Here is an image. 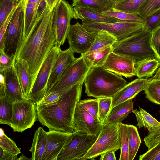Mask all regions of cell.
<instances>
[{
    "label": "cell",
    "mask_w": 160,
    "mask_h": 160,
    "mask_svg": "<svg viewBox=\"0 0 160 160\" xmlns=\"http://www.w3.org/2000/svg\"><path fill=\"white\" fill-rule=\"evenodd\" d=\"M53 14L54 10H48L30 36L22 42L16 57V60L21 58L28 62L34 82L43 62L55 45Z\"/></svg>",
    "instance_id": "1"
},
{
    "label": "cell",
    "mask_w": 160,
    "mask_h": 160,
    "mask_svg": "<svg viewBox=\"0 0 160 160\" xmlns=\"http://www.w3.org/2000/svg\"><path fill=\"white\" fill-rule=\"evenodd\" d=\"M83 81L60 96L57 103L37 106L38 119L49 131L74 132L73 122L76 106L81 96Z\"/></svg>",
    "instance_id": "2"
},
{
    "label": "cell",
    "mask_w": 160,
    "mask_h": 160,
    "mask_svg": "<svg viewBox=\"0 0 160 160\" xmlns=\"http://www.w3.org/2000/svg\"><path fill=\"white\" fill-rule=\"evenodd\" d=\"M127 83L122 76L103 66L92 67L84 81L85 93L96 98L112 97Z\"/></svg>",
    "instance_id": "3"
},
{
    "label": "cell",
    "mask_w": 160,
    "mask_h": 160,
    "mask_svg": "<svg viewBox=\"0 0 160 160\" xmlns=\"http://www.w3.org/2000/svg\"><path fill=\"white\" fill-rule=\"evenodd\" d=\"M152 32L143 29L121 40L112 46V52L132 59L135 65L144 61L158 59L151 45Z\"/></svg>",
    "instance_id": "4"
},
{
    "label": "cell",
    "mask_w": 160,
    "mask_h": 160,
    "mask_svg": "<svg viewBox=\"0 0 160 160\" xmlns=\"http://www.w3.org/2000/svg\"><path fill=\"white\" fill-rule=\"evenodd\" d=\"M119 122L102 124L100 132L95 142L81 160L93 159L109 151L120 149L118 130Z\"/></svg>",
    "instance_id": "5"
},
{
    "label": "cell",
    "mask_w": 160,
    "mask_h": 160,
    "mask_svg": "<svg viewBox=\"0 0 160 160\" xmlns=\"http://www.w3.org/2000/svg\"><path fill=\"white\" fill-rule=\"evenodd\" d=\"M27 0L18 6L12 16L5 33L4 51L7 55L17 56L23 42L25 10Z\"/></svg>",
    "instance_id": "6"
},
{
    "label": "cell",
    "mask_w": 160,
    "mask_h": 160,
    "mask_svg": "<svg viewBox=\"0 0 160 160\" xmlns=\"http://www.w3.org/2000/svg\"><path fill=\"white\" fill-rule=\"evenodd\" d=\"M91 68L84 56L81 55L79 58H76L69 65L58 81L48 93L56 92L59 93L61 96L74 86L84 81Z\"/></svg>",
    "instance_id": "7"
},
{
    "label": "cell",
    "mask_w": 160,
    "mask_h": 160,
    "mask_svg": "<svg viewBox=\"0 0 160 160\" xmlns=\"http://www.w3.org/2000/svg\"><path fill=\"white\" fill-rule=\"evenodd\" d=\"M9 126L14 132H22L31 128L38 119L37 104L30 99L12 102Z\"/></svg>",
    "instance_id": "8"
},
{
    "label": "cell",
    "mask_w": 160,
    "mask_h": 160,
    "mask_svg": "<svg viewBox=\"0 0 160 160\" xmlns=\"http://www.w3.org/2000/svg\"><path fill=\"white\" fill-rule=\"evenodd\" d=\"M82 24L88 31L97 33L105 30L114 36L119 41L137 33L143 29L144 23L121 21L108 23L82 21Z\"/></svg>",
    "instance_id": "9"
},
{
    "label": "cell",
    "mask_w": 160,
    "mask_h": 160,
    "mask_svg": "<svg viewBox=\"0 0 160 160\" xmlns=\"http://www.w3.org/2000/svg\"><path fill=\"white\" fill-rule=\"evenodd\" d=\"M54 46L48 53L38 72L29 98L36 104L45 96L52 68L61 50Z\"/></svg>",
    "instance_id": "10"
},
{
    "label": "cell",
    "mask_w": 160,
    "mask_h": 160,
    "mask_svg": "<svg viewBox=\"0 0 160 160\" xmlns=\"http://www.w3.org/2000/svg\"><path fill=\"white\" fill-rule=\"evenodd\" d=\"M97 137L82 132L74 131L70 142L59 154L57 160H81Z\"/></svg>",
    "instance_id": "11"
},
{
    "label": "cell",
    "mask_w": 160,
    "mask_h": 160,
    "mask_svg": "<svg viewBox=\"0 0 160 160\" xmlns=\"http://www.w3.org/2000/svg\"><path fill=\"white\" fill-rule=\"evenodd\" d=\"M73 18V8L67 1L60 0L54 9L53 21L56 35L55 45L60 47L64 44L71 26L70 21Z\"/></svg>",
    "instance_id": "12"
},
{
    "label": "cell",
    "mask_w": 160,
    "mask_h": 160,
    "mask_svg": "<svg viewBox=\"0 0 160 160\" xmlns=\"http://www.w3.org/2000/svg\"><path fill=\"white\" fill-rule=\"evenodd\" d=\"M96 35V33L88 31L77 22L71 26L67 37L69 48L73 52L83 55L92 45Z\"/></svg>",
    "instance_id": "13"
},
{
    "label": "cell",
    "mask_w": 160,
    "mask_h": 160,
    "mask_svg": "<svg viewBox=\"0 0 160 160\" xmlns=\"http://www.w3.org/2000/svg\"><path fill=\"white\" fill-rule=\"evenodd\" d=\"M74 131L81 132L98 137L102 124L99 120L77 104L73 122Z\"/></svg>",
    "instance_id": "14"
},
{
    "label": "cell",
    "mask_w": 160,
    "mask_h": 160,
    "mask_svg": "<svg viewBox=\"0 0 160 160\" xmlns=\"http://www.w3.org/2000/svg\"><path fill=\"white\" fill-rule=\"evenodd\" d=\"M103 67L120 76L128 78L136 76L135 64L132 58L111 52Z\"/></svg>",
    "instance_id": "15"
},
{
    "label": "cell",
    "mask_w": 160,
    "mask_h": 160,
    "mask_svg": "<svg viewBox=\"0 0 160 160\" xmlns=\"http://www.w3.org/2000/svg\"><path fill=\"white\" fill-rule=\"evenodd\" d=\"M47 133L46 149L42 160H57L59 154L70 142L72 133L49 131Z\"/></svg>",
    "instance_id": "16"
},
{
    "label": "cell",
    "mask_w": 160,
    "mask_h": 160,
    "mask_svg": "<svg viewBox=\"0 0 160 160\" xmlns=\"http://www.w3.org/2000/svg\"><path fill=\"white\" fill-rule=\"evenodd\" d=\"M74 53L69 48L64 50H60L52 69L47 85L46 95L57 83L75 60Z\"/></svg>",
    "instance_id": "17"
},
{
    "label": "cell",
    "mask_w": 160,
    "mask_h": 160,
    "mask_svg": "<svg viewBox=\"0 0 160 160\" xmlns=\"http://www.w3.org/2000/svg\"><path fill=\"white\" fill-rule=\"evenodd\" d=\"M148 81L147 79L138 78L127 84L112 97L111 109L124 102L132 99L144 90Z\"/></svg>",
    "instance_id": "18"
},
{
    "label": "cell",
    "mask_w": 160,
    "mask_h": 160,
    "mask_svg": "<svg viewBox=\"0 0 160 160\" xmlns=\"http://www.w3.org/2000/svg\"><path fill=\"white\" fill-rule=\"evenodd\" d=\"M73 18L82 21L111 23L121 21L103 14L102 11L88 7H74Z\"/></svg>",
    "instance_id": "19"
},
{
    "label": "cell",
    "mask_w": 160,
    "mask_h": 160,
    "mask_svg": "<svg viewBox=\"0 0 160 160\" xmlns=\"http://www.w3.org/2000/svg\"><path fill=\"white\" fill-rule=\"evenodd\" d=\"M13 66L22 93L25 99H28L34 83L28 63L25 60L18 58L15 60Z\"/></svg>",
    "instance_id": "20"
},
{
    "label": "cell",
    "mask_w": 160,
    "mask_h": 160,
    "mask_svg": "<svg viewBox=\"0 0 160 160\" xmlns=\"http://www.w3.org/2000/svg\"><path fill=\"white\" fill-rule=\"evenodd\" d=\"M3 73L5 78L6 94L13 102L26 99L22 93L13 65L5 69Z\"/></svg>",
    "instance_id": "21"
},
{
    "label": "cell",
    "mask_w": 160,
    "mask_h": 160,
    "mask_svg": "<svg viewBox=\"0 0 160 160\" xmlns=\"http://www.w3.org/2000/svg\"><path fill=\"white\" fill-rule=\"evenodd\" d=\"M47 132L39 127L34 133L32 145L29 151L32 154L31 160H42L46 149Z\"/></svg>",
    "instance_id": "22"
},
{
    "label": "cell",
    "mask_w": 160,
    "mask_h": 160,
    "mask_svg": "<svg viewBox=\"0 0 160 160\" xmlns=\"http://www.w3.org/2000/svg\"><path fill=\"white\" fill-rule=\"evenodd\" d=\"M38 2L32 3L27 0L25 10L23 42L29 38L38 25L36 24L37 9Z\"/></svg>",
    "instance_id": "23"
},
{
    "label": "cell",
    "mask_w": 160,
    "mask_h": 160,
    "mask_svg": "<svg viewBox=\"0 0 160 160\" xmlns=\"http://www.w3.org/2000/svg\"><path fill=\"white\" fill-rule=\"evenodd\" d=\"M133 105L132 99H130L115 106L111 110L102 124L121 122L132 112Z\"/></svg>",
    "instance_id": "24"
},
{
    "label": "cell",
    "mask_w": 160,
    "mask_h": 160,
    "mask_svg": "<svg viewBox=\"0 0 160 160\" xmlns=\"http://www.w3.org/2000/svg\"><path fill=\"white\" fill-rule=\"evenodd\" d=\"M132 112L136 117L139 128L144 127L151 132L160 127V122L140 107L139 110H133Z\"/></svg>",
    "instance_id": "25"
},
{
    "label": "cell",
    "mask_w": 160,
    "mask_h": 160,
    "mask_svg": "<svg viewBox=\"0 0 160 160\" xmlns=\"http://www.w3.org/2000/svg\"><path fill=\"white\" fill-rule=\"evenodd\" d=\"M117 41L116 37L108 32L100 31L97 33L95 40L91 48L83 56L88 55L109 46H112Z\"/></svg>",
    "instance_id": "26"
},
{
    "label": "cell",
    "mask_w": 160,
    "mask_h": 160,
    "mask_svg": "<svg viewBox=\"0 0 160 160\" xmlns=\"http://www.w3.org/2000/svg\"><path fill=\"white\" fill-rule=\"evenodd\" d=\"M160 66V62L157 59L144 61L135 65L136 76L138 78L151 77Z\"/></svg>",
    "instance_id": "27"
},
{
    "label": "cell",
    "mask_w": 160,
    "mask_h": 160,
    "mask_svg": "<svg viewBox=\"0 0 160 160\" xmlns=\"http://www.w3.org/2000/svg\"><path fill=\"white\" fill-rule=\"evenodd\" d=\"M129 145V160L134 159L141 142L136 127L127 124Z\"/></svg>",
    "instance_id": "28"
},
{
    "label": "cell",
    "mask_w": 160,
    "mask_h": 160,
    "mask_svg": "<svg viewBox=\"0 0 160 160\" xmlns=\"http://www.w3.org/2000/svg\"><path fill=\"white\" fill-rule=\"evenodd\" d=\"M112 51V46L110 45L88 55L83 56L88 64L91 67H102Z\"/></svg>",
    "instance_id": "29"
},
{
    "label": "cell",
    "mask_w": 160,
    "mask_h": 160,
    "mask_svg": "<svg viewBox=\"0 0 160 160\" xmlns=\"http://www.w3.org/2000/svg\"><path fill=\"white\" fill-rule=\"evenodd\" d=\"M147 0H118L113 9L125 12L138 14L139 10Z\"/></svg>",
    "instance_id": "30"
},
{
    "label": "cell",
    "mask_w": 160,
    "mask_h": 160,
    "mask_svg": "<svg viewBox=\"0 0 160 160\" xmlns=\"http://www.w3.org/2000/svg\"><path fill=\"white\" fill-rule=\"evenodd\" d=\"M13 102L6 95H0V123L9 125L12 113Z\"/></svg>",
    "instance_id": "31"
},
{
    "label": "cell",
    "mask_w": 160,
    "mask_h": 160,
    "mask_svg": "<svg viewBox=\"0 0 160 160\" xmlns=\"http://www.w3.org/2000/svg\"><path fill=\"white\" fill-rule=\"evenodd\" d=\"M146 97L151 102L160 105V79L154 78L148 81L144 90Z\"/></svg>",
    "instance_id": "32"
},
{
    "label": "cell",
    "mask_w": 160,
    "mask_h": 160,
    "mask_svg": "<svg viewBox=\"0 0 160 160\" xmlns=\"http://www.w3.org/2000/svg\"><path fill=\"white\" fill-rule=\"evenodd\" d=\"M118 130L120 144L119 160H129V145L127 124L119 122Z\"/></svg>",
    "instance_id": "33"
},
{
    "label": "cell",
    "mask_w": 160,
    "mask_h": 160,
    "mask_svg": "<svg viewBox=\"0 0 160 160\" xmlns=\"http://www.w3.org/2000/svg\"><path fill=\"white\" fill-rule=\"evenodd\" d=\"M27 0H0V27L15 7L24 3Z\"/></svg>",
    "instance_id": "34"
},
{
    "label": "cell",
    "mask_w": 160,
    "mask_h": 160,
    "mask_svg": "<svg viewBox=\"0 0 160 160\" xmlns=\"http://www.w3.org/2000/svg\"><path fill=\"white\" fill-rule=\"evenodd\" d=\"M102 12L108 16L117 18L120 20L127 22L144 23L145 21L137 14L129 13L114 9L102 11Z\"/></svg>",
    "instance_id": "35"
},
{
    "label": "cell",
    "mask_w": 160,
    "mask_h": 160,
    "mask_svg": "<svg viewBox=\"0 0 160 160\" xmlns=\"http://www.w3.org/2000/svg\"><path fill=\"white\" fill-rule=\"evenodd\" d=\"M160 9V0H147L138 11V15L144 21Z\"/></svg>",
    "instance_id": "36"
},
{
    "label": "cell",
    "mask_w": 160,
    "mask_h": 160,
    "mask_svg": "<svg viewBox=\"0 0 160 160\" xmlns=\"http://www.w3.org/2000/svg\"><path fill=\"white\" fill-rule=\"evenodd\" d=\"M97 99L98 102V119L102 124L111 110L112 97H101Z\"/></svg>",
    "instance_id": "37"
},
{
    "label": "cell",
    "mask_w": 160,
    "mask_h": 160,
    "mask_svg": "<svg viewBox=\"0 0 160 160\" xmlns=\"http://www.w3.org/2000/svg\"><path fill=\"white\" fill-rule=\"evenodd\" d=\"M0 147L4 150L14 155H18L21 153L20 149L17 146L15 142L7 136L3 130L0 128Z\"/></svg>",
    "instance_id": "38"
},
{
    "label": "cell",
    "mask_w": 160,
    "mask_h": 160,
    "mask_svg": "<svg viewBox=\"0 0 160 160\" xmlns=\"http://www.w3.org/2000/svg\"><path fill=\"white\" fill-rule=\"evenodd\" d=\"M78 104L89 113L98 120V102L97 98L80 100Z\"/></svg>",
    "instance_id": "39"
},
{
    "label": "cell",
    "mask_w": 160,
    "mask_h": 160,
    "mask_svg": "<svg viewBox=\"0 0 160 160\" xmlns=\"http://www.w3.org/2000/svg\"><path fill=\"white\" fill-rule=\"evenodd\" d=\"M159 26L160 9L145 20L143 29L152 32Z\"/></svg>",
    "instance_id": "40"
},
{
    "label": "cell",
    "mask_w": 160,
    "mask_h": 160,
    "mask_svg": "<svg viewBox=\"0 0 160 160\" xmlns=\"http://www.w3.org/2000/svg\"><path fill=\"white\" fill-rule=\"evenodd\" d=\"M0 72L2 73L4 70L12 67L16 60V56H10L5 53L4 49H0Z\"/></svg>",
    "instance_id": "41"
},
{
    "label": "cell",
    "mask_w": 160,
    "mask_h": 160,
    "mask_svg": "<svg viewBox=\"0 0 160 160\" xmlns=\"http://www.w3.org/2000/svg\"><path fill=\"white\" fill-rule=\"evenodd\" d=\"M144 141L146 146L148 148V150L160 142V127L155 130L149 132L148 135L144 137Z\"/></svg>",
    "instance_id": "42"
},
{
    "label": "cell",
    "mask_w": 160,
    "mask_h": 160,
    "mask_svg": "<svg viewBox=\"0 0 160 160\" xmlns=\"http://www.w3.org/2000/svg\"><path fill=\"white\" fill-rule=\"evenodd\" d=\"M139 160H160V142L143 154L139 156Z\"/></svg>",
    "instance_id": "43"
},
{
    "label": "cell",
    "mask_w": 160,
    "mask_h": 160,
    "mask_svg": "<svg viewBox=\"0 0 160 160\" xmlns=\"http://www.w3.org/2000/svg\"><path fill=\"white\" fill-rule=\"evenodd\" d=\"M60 97V94L57 92H50L46 94L42 100L36 104L37 106H46L56 104Z\"/></svg>",
    "instance_id": "44"
},
{
    "label": "cell",
    "mask_w": 160,
    "mask_h": 160,
    "mask_svg": "<svg viewBox=\"0 0 160 160\" xmlns=\"http://www.w3.org/2000/svg\"><path fill=\"white\" fill-rule=\"evenodd\" d=\"M151 42L152 48L160 62V26L152 32Z\"/></svg>",
    "instance_id": "45"
},
{
    "label": "cell",
    "mask_w": 160,
    "mask_h": 160,
    "mask_svg": "<svg viewBox=\"0 0 160 160\" xmlns=\"http://www.w3.org/2000/svg\"><path fill=\"white\" fill-rule=\"evenodd\" d=\"M72 6L88 7L102 11V8L98 0H72Z\"/></svg>",
    "instance_id": "46"
},
{
    "label": "cell",
    "mask_w": 160,
    "mask_h": 160,
    "mask_svg": "<svg viewBox=\"0 0 160 160\" xmlns=\"http://www.w3.org/2000/svg\"><path fill=\"white\" fill-rule=\"evenodd\" d=\"M18 6L12 9L3 24L0 27V49H4L5 32L12 17Z\"/></svg>",
    "instance_id": "47"
},
{
    "label": "cell",
    "mask_w": 160,
    "mask_h": 160,
    "mask_svg": "<svg viewBox=\"0 0 160 160\" xmlns=\"http://www.w3.org/2000/svg\"><path fill=\"white\" fill-rule=\"evenodd\" d=\"M117 0H98L102 8V11L112 9Z\"/></svg>",
    "instance_id": "48"
},
{
    "label": "cell",
    "mask_w": 160,
    "mask_h": 160,
    "mask_svg": "<svg viewBox=\"0 0 160 160\" xmlns=\"http://www.w3.org/2000/svg\"><path fill=\"white\" fill-rule=\"evenodd\" d=\"M115 151L111 150L107 151L100 156V160H116V157L115 154Z\"/></svg>",
    "instance_id": "49"
},
{
    "label": "cell",
    "mask_w": 160,
    "mask_h": 160,
    "mask_svg": "<svg viewBox=\"0 0 160 160\" xmlns=\"http://www.w3.org/2000/svg\"><path fill=\"white\" fill-rule=\"evenodd\" d=\"M17 156L4 150L3 155L0 160H18Z\"/></svg>",
    "instance_id": "50"
},
{
    "label": "cell",
    "mask_w": 160,
    "mask_h": 160,
    "mask_svg": "<svg viewBox=\"0 0 160 160\" xmlns=\"http://www.w3.org/2000/svg\"><path fill=\"white\" fill-rule=\"evenodd\" d=\"M60 0H45L47 7L50 12L52 11Z\"/></svg>",
    "instance_id": "51"
},
{
    "label": "cell",
    "mask_w": 160,
    "mask_h": 160,
    "mask_svg": "<svg viewBox=\"0 0 160 160\" xmlns=\"http://www.w3.org/2000/svg\"><path fill=\"white\" fill-rule=\"evenodd\" d=\"M31 160V158H29L23 154L18 158V160Z\"/></svg>",
    "instance_id": "52"
},
{
    "label": "cell",
    "mask_w": 160,
    "mask_h": 160,
    "mask_svg": "<svg viewBox=\"0 0 160 160\" xmlns=\"http://www.w3.org/2000/svg\"><path fill=\"white\" fill-rule=\"evenodd\" d=\"M4 154V150L3 149L0 147V159L3 156Z\"/></svg>",
    "instance_id": "53"
},
{
    "label": "cell",
    "mask_w": 160,
    "mask_h": 160,
    "mask_svg": "<svg viewBox=\"0 0 160 160\" xmlns=\"http://www.w3.org/2000/svg\"><path fill=\"white\" fill-rule=\"evenodd\" d=\"M156 78H158L160 79V67L158 72L156 74Z\"/></svg>",
    "instance_id": "54"
}]
</instances>
